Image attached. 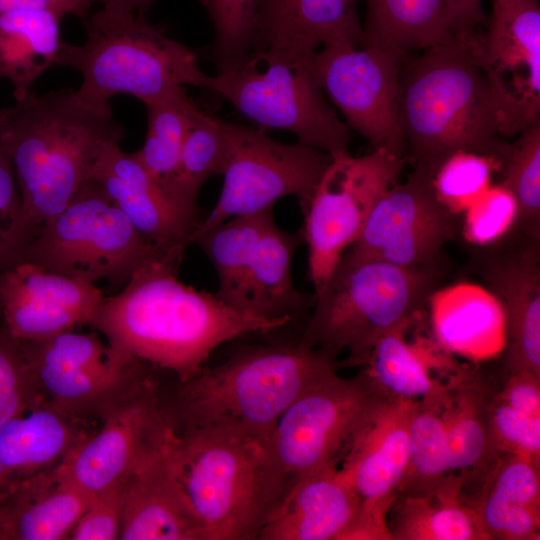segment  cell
<instances>
[{"instance_id":"obj_1","label":"cell","mask_w":540,"mask_h":540,"mask_svg":"<svg viewBox=\"0 0 540 540\" xmlns=\"http://www.w3.org/2000/svg\"><path fill=\"white\" fill-rule=\"evenodd\" d=\"M179 265L173 259L146 264L121 292L105 297L89 325L106 337L115 356L172 372L181 383L223 343L292 321L241 311L215 293L185 285L176 277Z\"/></svg>"},{"instance_id":"obj_2","label":"cell","mask_w":540,"mask_h":540,"mask_svg":"<svg viewBox=\"0 0 540 540\" xmlns=\"http://www.w3.org/2000/svg\"><path fill=\"white\" fill-rule=\"evenodd\" d=\"M480 40L477 33L453 35L403 62L398 111L406 157L414 170L432 178L457 152L497 161L507 143Z\"/></svg>"},{"instance_id":"obj_3","label":"cell","mask_w":540,"mask_h":540,"mask_svg":"<svg viewBox=\"0 0 540 540\" xmlns=\"http://www.w3.org/2000/svg\"><path fill=\"white\" fill-rule=\"evenodd\" d=\"M124 137L109 104L90 103L73 88L33 90L0 108V148L13 167L25 220L37 234L90 179L103 148Z\"/></svg>"},{"instance_id":"obj_4","label":"cell","mask_w":540,"mask_h":540,"mask_svg":"<svg viewBox=\"0 0 540 540\" xmlns=\"http://www.w3.org/2000/svg\"><path fill=\"white\" fill-rule=\"evenodd\" d=\"M342 363L295 346H251L179 383L178 428L229 432L264 442L288 406Z\"/></svg>"},{"instance_id":"obj_5","label":"cell","mask_w":540,"mask_h":540,"mask_svg":"<svg viewBox=\"0 0 540 540\" xmlns=\"http://www.w3.org/2000/svg\"><path fill=\"white\" fill-rule=\"evenodd\" d=\"M440 261L401 266L360 255L343 254L323 289L299 344L337 359L343 366H364L386 333L410 326L442 280Z\"/></svg>"},{"instance_id":"obj_6","label":"cell","mask_w":540,"mask_h":540,"mask_svg":"<svg viewBox=\"0 0 540 540\" xmlns=\"http://www.w3.org/2000/svg\"><path fill=\"white\" fill-rule=\"evenodd\" d=\"M166 454L205 540L258 538L286 487L262 441L175 427Z\"/></svg>"},{"instance_id":"obj_7","label":"cell","mask_w":540,"mask_h":540,"mask_svg":"<svg viewBox=\"0 0 540 540\" xmlns=\"http://www.w3.org/2000/svg\"><path fill=\"white\" fill-rule=\"evenodd\" d=\"M84 25L86 41L64 42L56 64L81 73L82 99L104 105L129 94L145 104L184 85L207 88L196 54L145 16L103 7Z\"/></svg>"},{"instance_id":"obj_8","label":"cell","mask_w":540,"mask_h":540,"mask_svg":"<svg viewBox=\"0 0 540 540\" xmlns=\"http://www.w3.org/2000/svg\"><path fill=\"white\" fill-rule=\"evenodd\" d=\"M163 259L178 261L142 235L89 179L43 224L24 261L93 284L106 280L125 286L138 269Z\"/></svg>"},{"instance_id":"obj_9","label":"cell","mask_w":540,"mask_h":540,"mask_svg":"<svg viewBox=\"0 0 540 540\" xmlns=\"http://www.w3.org/2000/svg\"><path fill=\"white\" fill-rule=\"evenodd\" d=\"M207 89L261 127L291 132L332 158L350 153V129L325 99L311 57L254 49L237 67L210 76Z\"/></svg>"},{"instance_id":"obj_10","label":"cell","mask_w":540,"mask_h":540,"mask_svg":"<svg viewBox=\"0 0 540 540\" xmlns=\"http://www.w3.org/2000/svg\"><path fill=\"white\" fill-rule=\"evenodd\" d=\"M224 139V177L220 195L207 217L199 221L192 239L236 216L273 208L294 196L304 212L332 157L299 142L285 144L264 132L221 120Z\"/></svg>"},{"instance_id":"obj_11","label":"cell","mask_w":540,"mask_h":540,"mask_svg":"<svg viewBox=\"0 0 540 540\" xmlns=\"http://www.w3.org/2000/svg\"><path fill=\"white\" fill-rule=\"evenodd\" d=\"M382 393L363 372L351 378L335 372L302 392L263 442L286 485L302 475L338 467Z\"/></svg>"},{"instance_id":"obj_12","label":"cell","mask_w":540,"mask_h":540,"mask_svg":"<svg viewBox=\"0 0 540 540\" xmlns=\"http://www.w3.org/2000/svg\"><path fill=\"white\" fill-rule=\"evenodd\" d=\"M406 157L385 148L364 156L332 158L306 210L302 238L308 247V274L318 294L352 245L377 200L397 183Z\"/></svg>"},{"instance_id":"obj_13","label":"cell","mask_w":540,"mask_h":540,"mask_svg":"<svg viewBox=\"0 0 540 540\" xmlns=\"http://www.w3.org/2000/svg\"><path fill=\"white\" fill-rule=\"evenodd\" d=\"M154 382L144 370L102 411L100 427L58 466L87 495L125 480L177 426L173 404L162 400Z\"/></svg>"},{"instance_id":"obj_14","label":"cell","mask_w":540,"mask_h":540,"mask_svg":"<svg viewBox=\"0 0 540 540\" xmlns=\"http://www.w3.org/2000/svg\"><path fill=\"white\" fill-rule=\"evenodd\" d=\"M405 57L398 49L375 46L323 47L311 56L321 89L341 111L349 129L374 149L385 148L404 157L398 104Z\"/></svg>"},{"instance_id":"obj_15","label":"cell","mask_w":540,"mask_h":540,"mask_svg":"<svg viewBox=\"0 0 540 540\" xmlns=\"http://www.w3.org/2000/svg\"><path fill=\"white\" fill-rule=\"evenodd\" d=\"M416 403L383 392L339 463L340 473L360 502L349 540H392L387 518L407 471Z\"/></svg>"},{"instance_id":"obj_16","label":"cell","mask_w":540,"mask_h":540,"mask_svg":"<svg viewBox=\"0 0 540 540\" xmlns=\"http://www.w3.org/2000/svg\"><path fill=\"white\" fill-rule=\"evenodd\" d=\"M20 345L44 399L87 419L100 416L147 365L118 358L95 333L68 330Z\"/></svg>"},{"instance_id":"obj_17","label":"cell","mask_w":540,"mask_h":540,"mask_svg":"<svg viewBox=\"0 0 540 540\" xmlns=\"http://www.w3.org/2000/svg\"><path fill=\"white\" fill-rule=\"evenodd\" d=\"M458 230V213L438 197L433 178L413 170L377 200L350 249L401 266L429 265Z\"/></svg>"},{"instance_id":"obj_18","label":"cell","mask_w":540,"mask_h":540,"mask_svg":"<svg viewBox=\"0 0 540 540\" xmlns=\"http://www.w3.org/2000/svg\"><path fill=\"white\" fill-rule=\"evenodd\" d=\"M478 246L472 250L474 271L504 312V368L540 375V237L509 228Z\"/></svg>"},{"instance_id":"obj_19","label":"cell","mask_w":540,"mask_h":540,"mask_svg":"<svg viewBox=\"0 0 540 540\" xmlns=\"http://www.w3.org/2000/svg\"><path fill=\"white\" fill-rule=\"evenodd\" d=\"M480 54L502 108L507 137L540 120L538 0H493Z\"/></svg>"},{"instance_id":"obj_20","label":"cell","mask_w":540,"mask_h":540,"mask_svg":"<svg viewBox=\"0 0 540 540\" xmlns=\"http://www.w3.org/2000/svg\"><path fill=\"white\" fill-rule=\"evenodd\" d=\"M134 227L166 255L182 261L198 220L180 210L119 143L106 145L90 174Z\"/></svg>"},{"instance_id":"obj_21","label":"cell","mask_w":540,"mask_h":540,"mask_svg":"<svg viewBox=\"0 0 540 540\" xmlns=\"http://www.w3.org/2000/svg\"><path fill=\"white\" fill-rule=\"evenodd\" d=\"M360 502L338 467L297 477L267 516L260 540H349Z\"/></svg>"},{"instance_id":"obj_22","label":"cell","mask_w":540,"mask_h":540,"mask_svg":"<svg viewBox=\"0 0 540 540\" xmlns=\"http://www.w3.org/2000/svg\"><path fill=\"white\" fill-rule=\"evenodd\" d=\"M95 429L44 400L0 426V504L27 481L56 469Z\"/></svg>"},{"instance_id":"obj_23","label":"cell","mask_w":540,"mask_h":540,"mask_svg":"<svg viewBox=\"0 0 540 540\" xmlns=\"http://www.w3.org/2000/svg\"><path fill=\"white\" fill-rule=\"evenodd\" d=\"M356 0H261L254 49L311 57L319 47L361 46Z\"/></svg>"},{"instance_id":"obj_24","label":"cell","mask_w":540,"mask_h":540,"mask_svg":"<svg viewBox=\"0 0 540 540\" xmlns=\"http://www.w3.org/2000/svg\"><path fill=\"white\" fill-rule=\"evenodd\" d=\"M166 441L126 479L119 539L205 540L202 525L169 464Z\"/></svg>"},{"instance_id":"obj_25","label":"cell","mask_w":540,"mask_h":540,"mask_svg":"<svg viewBox=\"0 0 540 540\" xmlns=\"http://www.w3.org/2000/svg\"><path fill=\"white\" fill-rule=\"evenodd\" d=\"M480 480V490L467 503L487 540H539L540 464L499 455Z\"/></svg>"},{"instance_id":"obj_26","label":"cell","mask_w":540,"mask_h":540,"mask_svg":"<svg viewBox=\"0 0 540 540\" xmlns=\"http://www.w3.org/2000/svg\"><path fill=\"white\" fill-rule=\"evenodd\" d=\"M57 468L27 481L0 504L4 540L69 539L90 496Z\"/></svg>"},{"instance_id":"obj_27","label":"cell","mask_w":540,"mask_h":540,"mask_svg":"<svg viewBox=\"0 0 540 540\" xmlns=\"http://www.w3.org/2000/svg\"><path fill=\"white\" fill-rule=\"evenodd\" d=\"M301 234L279 228L272 220L261 234L249 261L238 309L265 318H294L314 304L315 296L301 293L291 276L292 259Z\"/></svg>"},{"instance_id":"obj_28","label":"cell","mask_w":540,"mask_h":540,"mask_svg":"<svg viewBox=\"0 0 540 540\" xmlns=\"http://www.w3.org/2000/svg\"><path fill=\"white\" fill-rule=\"evenodd\" d=\"M465 483V476L450 473L425 493L397 496L387 519L392 540H487L462 496Z\"/></svg>"},{"instance_id":"obj_29","label":"cell","mask_w":540,"mask_h":540,"mask_svg":"<svg viewBox=\"0 0 540 540\" xmlns=\"http://www.w3.org/2000/svg\"><path fill=\"white\" fill-rule=\"evenodd\" d=\"M442 404L451 473L479 480L496 459L488 430V407L494 393L480 376L459 372L446 383Z\"/></svg>"},{"instance_id":"obj_30","label":"cell","mask_w":540,"mask_h":540,"mask_svg":"<svg viewBox=\"0 0 540 540\" xmlns=\"http://www.w3.org/2000/svg\"><path fill=\"white\" fill-rule=\"evenodd\" d=\"M63 16L48 10H13L0 15V78L13 85L15 101L56 66L64 41Z\"/></svg>"},{"instance_id":"obj_31","label":"cell","mask_w":540,"mask_h":540,"mask_svg":"<svg viewBox=\"0 0 540 540\" xmlns=\"http://www.w3.org/2000/svg\"><path fill=\"white\" fill-rule=\"evenodd\" d=\"M361 46L426 49L452 37L448 0H366Z\"/></svg>"},{"instance_id":"obj_32","label":"cell","mask_w":540,"mask_h":540,"mask_svg":"<svg viewBox=\"0 0 540 540\" xmlns=\"http://www.w3.org/2000/svg\"><path fill=\"white\" fill-rule=\"evenodd\" d=\"M224 160L221 119L199 107L184 140L176 168L161 184V188L180 210L198 220L199 191L211 176L222 175Z\"/></svg>"},{"instance_id":"obj_33","label":"cell","mask_w":540,"mask_h":540,"mask_svg":"<svg viewBox=\"0 0 540 540\" xmlns=\"http://www.w3.org/2000/svg\"><path fill=\"white\" fill-rule=\"evenodd\" d=\"M272 220V209L232 217L200 233L191 241L202 249L216 271L218 289L215 295L236 309L254 248Z\"/></svg>"},{"instance_id":"obj_34","label":"cell","mask_w":540,"mask_h":540,"mask_svg":"<svg viewBox=\"0 0 540 540\" xmlns=\"http://www.w3.org/2000/svg\"><path fill=\"white\" fill-rule=\"evenodd\" d=\"M409 326L384 334L362 371L382 392L411 400L443 401L446 383L432 377L420 354L405 340Z\"/></svg>"},{"instance_id":"obj_35","label":"cell","mask_w":540,"mask_h":540,"mask_svg":"<svg viewBox=\"0 0 540 540\" xmlns=\"http://www.w3.org/2000/svg\"><path fill=\"white\" fill-rule=\"evenodd\" d=\"M144 105L147 111L145 142L132 155L161 186L176 168L199 106L184 87H178Z\"/></svg>"},{"instance_id":"obj_36","label":"cell","mask_w":540,"mask_h":540,"mask_svg":"<svg viewBox=\"0 0 540 540\" xmlns=\"http://www.w3.org/2000/svg\"><path fill=\"white\" fill-rule=\"evenodd\" d=\"M499 183L514 197L516 213L512 226L540 237V120L506 143L497 157Z\"/></svg>"},{"instance_id":"obj_37","label":"cell","mask_w":540,"mask_h":540,"mask_svg":"<svg viewBox=\"0 0 540 540\" xmlns=\"http://www.w3.org/2000/svg\"><path fill=\"white\" fill-rule=\"evenodd\" d=\"M442 404L431 400L416 403L410 424L408 467L397 496L425 493L451 473Z\"/></svg>"},{"instance_id":"obj_38","label":"cell","mask_w":540,"mask_h":540,"mask_svg":"<svg viewBox=\"0 0 540 540\" xmlns=\"http://www.w3.org/2000/svg\"><path fill=\"white\" fill-rule=\"evenodd\" d=\"M0 282L42 304L71 312L88 325L106 297L93 283L25 261L6 271Z\"/></svg>"},{"instance_id":"obj_39","label":"cell","mask_w":540,"mask_h":540,"mask_svg":"<svg viewBox=\"0 0 540 540\" xmlns=\"http://www.w3.org/2000/svg\"><path fill=\"white\" fill-rule=\"evenodd\" d=\"M261 0H204L214 26L217 73L240 65L252 52Z\"/></svg>"},{"instance_id":"obj_40","label":"cell","mask_w":540,"mask_h":540,"mask_svg":"<svg viewBox=\"0 0 540 540\" xmlns=\"http://www.w3.org/2000/svg\"><path fill=\"white\" fill-rule=\"evenodd\" d=\"M494 158L457 152L447 158L437 170L433 184L438 197L458 213L469 207L490 186Z\"/></svg>"},{"instance_id":"obj_41","label":"cell","mask_w":540,"mask_h":540,"mask_svg":"<svg viewBox=\"0 0 540 540\" xmlns=\"http://www.w3.org/2000/svg\"><path fill=\"white\" fill-rule=\"evenodd\" d=\"M488 430L496 456L510 454L540 464V415H532L494 393L488 407Z\"/></svg>"},{"instance_id":"obj_42","label":"cell","mask_w":540,"mask_h":540,"mask_svg":"<svg viewBox=\"0 0 540 540\" xmlns=\"http://www.w3.org/2000/svg\"><path fill=\"white\" fill-rule=\"evenodd\" d=\"M44 400L20 342L0 324V426Z\"/></svg>"},{"instance_id":"obj_43","label":"cell","mask_w":540,"mask_h":540,"mask_svg":"<svg viewBox=\"0 0 540 540\" xmlns=\"http://www.w3.org/2000/svg\"><path fill=\"white\" fill-rule=\"evenodd\" d=\"M36 235L25 220L11 162L0 148V278L10 268L24 262Z\"/></svg>"},{"instance_id":"obj_44","label":"cell","mask_w":540,"mask_h":540,"mask_svg":"<svg viewBox=\"0 0 540 540\" xmlns=\"http://www.w3.org/2000/svg\"><path fill=\"white\" fill-rule=\"evenodd\" d=\"M516 202L502 185L489 186L469 207L464 233L470 243L484 245L497 240L512 226Z\"/></svg>"},{"instance_id":"obj_45","label":"cell","mask_w":540,"mask_h":540,"mask_svg":"<svg viewBox=\"0 0 540 540\" xmlns=\"http://www.w3.org/2000/svg\"><path fill=\"white\" fill-rule=\"evenodd\" d=\"M126 479L90 496L86 508L73 528L69 539H119Z\"/></svg>"},{"instance_id":"obj_46","label":"cell","mask_w":540,"mask_h":540,"mask_svg":"<svg viewBox=\"0 0 540 540\" xmlns=\"http://www.w3.org/2000/svg\"><path fill=\"white\" fill-rule=\"evenodd\" d=\"M94 0H0V15L13 10H48L73 15L85 23Z\"/></svg>"},{"instance_id":"obj_47","label":"cell","mask_w":540,"mask_h":540,"mask_svg":"<svg viewBox=\"0 0 540 540\" xmlns=\"http://www.w3.org/2000/svg\"><path fill=\"white\" fill-rule=\"evenodd\" d=\"M449 26L452 35L476 34V28L484 20L481 0H448Z\"/></svg>"},{"instance_id":"obj_48","label":"cell","mask_w":540,"mask_h":540,"mask_svg":"<svg viewBox=\"0 0 540 540\" xmlns=\"http://www.w3.org/2000/svg\"><path fill=\"white\" fill-rule=\"evenodd\" d=\"M104 8L145 16L156 0H99Z\"/></svg>"},{"instance_id":"obj_49","label":"cell","mask_w":540,"mask_h":540,"mask_svg":"<svg viewBox=\"0 0 540 540\" xmlns=\"http://www.w3.org/2000/svg\"><path fill=\"white\" fill-rule=\"evenodd\" d=\"M0 540H4L1 531H0Z\"/></svg>"}]
</instances>
